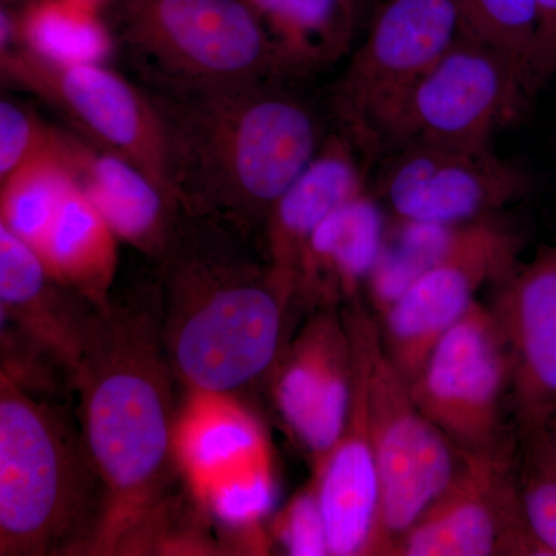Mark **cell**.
I'll return each instance as SVG.
<instances>
[{"mask_svg":"<svg viewBox=\"0 0 556 556\" xmlns=\"http://www.w3.org/2000/svg\"><path fill=\"white\" fill-rule=\"evenodd\" d=\"M72 382L98 481L97 518L78 555L159 554L178 510L182 412L156 281L98 308Z\"/></svg>","mask_w":556,"mask_h":556,"instance_id":"1","label":"cell"},{"mask_svg":"<svg viewBox=\"0 0 556 556\" xmlns=\"http://www.w3.org/2000/svg\"><path fill=\"white\" fill-rule=\"evenodd\" d=\"M283 80L144 87L160 116L167 186L182 212L262 233L270 208L327 139L316 110Z\"/></svg>","mask_w":556,"mask_h":556,"instance_id":"2","label":"cell"},{"mask_svg":"<svg viewBox=\"0 0 556 556\" xmlns=\"http://www.w3.org/2000/svg\"><path fill=\"white\" fill-rule=\"evenodd\" d=\"M255 237L182 212L161 252V331L178 382L230 397L273 375L287 348L294 285L278 276Z\"/></svg>","mask_w":556,"mask_h":556,"instance_id":"3","label":"cell"},{"mask_svg":"<svg viewBox=\"0 0 556 556\" xmlns=\"http://www.w3.org/2000/svg\"><path fill=\"white\" fill-rule=\"evenodd\" d=\"M98 511V481L83 431L0 371V555H78Z\"/></svg>","mask_w":556,"mask_h":556,"instance_id":"4","label":"cell"},{"mask_svg":"<svg viewBox=\"0 0 556 556\" xmlns=\"http://www.w3.org/2000/svg\"><path fill=\"white\" fill-rule=\"evenodd\" d=\"M112 31L149 89L287 79L244 0H118Z\"/></svg>","mask_w":556,"mask_h":556,"instance_id":"5","label":"cell"},{"mask_svg":"<svg viewBox=\"0 0 556 556\" xmlns=\"http://www.w3.org/2000/svg\"><path fill=\"white\" fill-rule=\"evenodd\" d=\"M532 97L518 68L464 27L387 113L376 130V150L382 144L490 148L493 135L518 119Z\"/></svg>","mask_w":556,"mask_h":556,"instance_id":"6","label":"cell"},{"mask_svg":"<svg viewBox=\"0 0 556 556\" xmlns=\"http://www.w3.org/2000/svg\"><path fill=\"white\" fill-rule=\"evenodd\" d=\"M369 422L380 510L371 555L393 556L399 541L447 489L460 452L420 409L396 365L376 340L368 371Z\"/></svg>","mask_w":556,"mask_h":556,"instance_id":"7","label":"cell"},{"mask_svg":"<svg viewBox=\"0 0 556 556\" xmlns=\"http://www.w3.org/2000/svg\"><path fill=\"white\" fill-rule=\"evenodd\" d=\"M463 30L457 0H383L332 93L342 130L375 152L387 113Z\"/></svg>","mask_w":556,"mask_h":556,"instance_id":"8","label":"cell"},{"mask_svg":"<svg viewBox=\"0 0 556 556\" xmlns=\"http://www.w3.org/2000/svg\"><path fill=\"white\" fill-rule=\"evenodd\" d=\"M0 68L10 84L58 110L80 137L130 161L170 193L160 116L144 87L104 64H53L20 46L2 49Z\"/></svg>","mask_w":556,"mask_h":556,"instance_id":"9","label":"cell"},{"mask_svg":"<svg viewBox=\"0 0 556 556\" xmlns=\"http://www.w3.org/2000/svg\"><path fill=\"white\" fill-rule=\"evenodd\" d=\"M510 356L492 308L475 302L408 380L416 404L459 452L500 444Z\"/></svg>","mask_w":556,"mask_h":556,"instance_id":"10","label":"cell"},{"mask_svg":"<svg viewBox=\"0 0 556 556\" xmlns=\"http://www.w3.org/2000/svg\"><path fill=\"white\" fill-rule=\"evenodd\" d=\"M547 556L527 526L510 453L460 452L455 477L393 556Z\"/></svg>","mask_w":556,"mask_h":556,"instance_id":"11","label":"cell"},{"mask_svg":"<svg viewBox=\"0 0 556 556\" xmlns=\"http://www.w3.org/2000/svg\"><path fill=\"white\" fill-rule=\"evenodd\" d=\"M526 190V175L490 148L405 146L382 178L394 219L433 225L481 222Z\"/></svg>","mask_w":556,"mask_h":556,"instance_id":"12","label":"cell"},{"mask_svg":"<svg viewBox=\"0 0 556 556\" xmlns=\"http://www.w3.org/2000/svg\"><path fill=\"white\" fill-rule=\"evenodd\" d=\"M343 317L353 343V396L342 437L316 464L313 490L329 555L369 556L378 529L380 485L369 422L368 371L379 328L354 303Z\"/></svg>","mask_w":556,"mask_h":556,"instance_id":"13","label":"cell"},{"mask_svg":"<svg viewBox=\"0 0 556 556\" xmlns=\"http://www.w3.org/2000/svg\"><path fill=\"white\" fill-rule=\"evenodd\" d=\"M517 240L495 223L456 257L422 274L382 314L380 340L390 361L412 380L439 340L466 316L486 281L514 270Z\"/></svg>","mask_w":556,"mask_h":556,"instance_id":"14","label":"cell"},{"mask_svg":"<svg viewBox=\"0 0 556 556\" xmlns=\"http://www.w3.org/2000/svg\"><path fill=\"white\" fill-rule=\"evenodd\" d=\"M353 371V343L338 309L313 311L274 368L278 413L316 464L345 430Z\"/></svg>","mask_w":556,"mask_h":556,"instance_id":"15","label":"cell"},{"mask_svg":"<svg viewBox=\"0 0 556 556\" xmlns=\"http://www.w3.org/2000/svg\"><path fill=\"white\" fill-rule=\"evenodd\" d=\"M493 313L510 356V390L522 434L556 413V249L504 277Z\"/></svg>","mask_w":556,"mask_h":556,"instance_id":"16","label":"cell"},{"mask_svg":"<svg viewBox=\"0 0 556 556\" xmlns=\"http://www.w3.org/2000/svg\"><path fill=\"white\" fill-rule=\"evenodd\" d=\"M51 276L38 251L0 225V314L3 331L60 365L72 378L97 314Z\"/></svg>","mask_w":556,"mask_h":556,"instance_id":"17","label":"cell"},{"mask_svg":"<svg viewBox=\"0 0 556 556\" xmlns=\"http://www.w3.org/2000/svg\"><path fill=\"white\" fill-rule=\"evenodd\" d=\"M62 153L86 193L119 241L159 258L177 229L182 208L144 170L80 135L60 131Z\"/></svg>","mask_w":556,"mask_h":556,"instance_id":"18","label":"cell"},{"mask_svg":"<svg viewBox=\"0 0 556 556\" xmlns=\"http://www.w3.org/2000/svg\"><path fill=\"white\" fill-rule=\"evenodd\" d=\"M368 155L371 153L345 130L334 131L270 208L260 247L278 276L294 285L303 249L318 226L348 201L367 192Z\"/></svg>","mask_w":556,"mask_h":556,"instance_id":"19","label":"cell"},{"mask_svg":"<svg viewBox=\"0 0 556 556\" xmlns=\"http://www.w3.org/2000/svg\"><path fill=\"white\" fill-rule=\"evenodd\" d=\"M387 236L386 215L368 192L348 201L311 236L294 274L298 305L311 311L357 303Z\"/></svg>","mask_w":556,"mask_h":556,"instance_id":"20","label":"cell"},{"mask_svg":"<svg viewBox=\"0 0 556 556\" xmlns=\"http://www.w3.org/2000/svg\"><path fill=\"white\" fill-rule=\"evenodd\" d=\"M192 394L181 413L178 456L182 477L199 500L226 479L266 467L257 424L229 397Z\"/></svg>","mask_w":556,"mask_h":556,"instance_id":"21","label":"cell"},{"mask_svg":"<svg viewBox=\"0 0 556 556\" xmlns=\"http://www.w3.org/2000/svg\"><path fill=\"white\" fill-rule=\"evenodd\" d=\"M273 43L285 78L321 72L350 53L356 0H244Z\"/></svg>","mask_w":556,"mask_h":556,"instance_id":"22","label":"cell"},{"mask_svg":"<svg viewBox=\"0 0 556 556\" xmlns=\"http://www.w3.org/2000/svg\"><path fill=\"white\" fill-rule=\"evenodd\" d=\"M118 237L75 186L38 249L51 276L97 308L108 305L118 270Z\"/></svg>","mask_w":556,"mask_h":556,"instance_id":"23","label":"cell"},{"mask_svg":"<svg viewBox=\"0 0 556 556\" xmlns=\"http://www.w3.org/2000/svg\"><path fill=\"white\" fill-rule=\"evenodd\" d=\"M492 219L467 225L399 222L387 229L378 263L368 278L367 291L380 316L427 270L456 257L477 243Z\"/></svg>","mask_w":556,"mask_h":556,"instance_id":"24","label":"cell"},{"mask_svg":"<svg viewBox=\"0 0 556 556\" xmlns=\"http://www.w3.org/2000/svg\"><path fill=\"white\" fill-rule=\"evenodd\" d=\"M14 22V46L53 64H104L115 49L98 10L73 0H35Z\"/></svg>","mask_w":556,"mask_h":556,"instance_id":"25","label":"cell"},{"mask_svg":"<svg viewBox=\"0 0 556 556\" xmlns=\"http://www.w3.org/2000/svg\"><path fill=\"white\" fill-rule=\"evenodd\" d=\"M75 186L56 130L51 148L0 179V225L38 251Z\"/></svg>","mask_w":556,"mask_h":556,"instance_id":"26","label":"cell"},{"mask_svg":"<svg viewBox=\"0 0 556 556\" xmlns=\"http://www.w3.org/2000/svg\"><path fill=\"white\" fill-rule=\"evenodd\" d=\"M457 5L466 30L501 51L535 94V0H457Z\"/></svg>","mask_w":556,"mask_h":556,"instance_id":"27","label":"cell"},{"mask_svg":"<svg viewBox=\"0 0 556 556\" xmlns=\"http://www.w3.org/2000/svg\"><path fill=\"white\" fill-rule=\"evenodd\" d=\"M525 466L517 478L527 526L547 556H556V424L529 434Z\"/></svg>","mask_w":556,"mask_h":556,"instance_id":"28","label":"cell"},{"mask_svg":"<svg viewBox=\"0 0 556 556\" xmlns=\"http://www.w3.org/2000/svg\"><path fill=\"white\" fill-rule=\"evenodd\" d=\"M274 486L266 467L218 482L199 501L222 526L232 530L254 529L268 514Z\"/></svg>","mask_w":556,"mask_h":556,"instance_id":"29","label":"cell"},{"mask_svg":"<svg viewBox=\"0 0 556 556\" xmlns=\"http://www.w3.org/2000/svg\"><path fill=\"white\" fill-rule=\"evenodd\" d=\"M54 139L56 129L47 127L31 109L3 98L0 101V179L46 152Z\"/></svg>","mask_w":556,"mask_h":556,"instance_id":"30","label":"cell"},{"mask_svg":"<svg viewBox=\"0 0 556 556\" xmlns=\"http://www.w3.org/2000/svg\"><path fill=\"white\" fill-rule=\"evenodd\" d=\"M280 536L288 554L295 556L329 555L327 532L313 486L292 501L285 511Z\"/></svg>","mask_w":556,"mask_h":556,"instance_id":"31","label":"cell"},{"mask_svg":"<svg viewBox=\"0 0 556 556\" xmlns=\"http://www.w3.org/2000/svg\"><path fill=\"white\" fill-rule=\"evenodd\" d=\"M536 43L533 79L536 90L556 76V0H535Z\"/></svg>","mask_w":556,"mask_h":556,"instance_id":"32","label":"cell"},{"mask_svg":"<svg viewBox=\"0 0 556 556\" xmlns=\"http://www.w3.org/2000/svg\"><path fill=\"white\" fill-rule=\"evenodd\" d=\"M73 2L83 3V5L90 7V9L100 10V7L104 5L109 0H73Z\"/></svg>","mask_w":556,"mask_h":556,"instance_id":"33","label":"cell"},{"mask_svg":"<svg viewBox=\"0 0 556 556\" xmlns=\"http://www.w3.org/2000/svg\"><path fill=\"white\" fill-rule=\"evenodd\" d=\"M368 2H369V0H356L358 10H361V11L364 10L365 5H367Z\"/></svg>","mask_w":556,"mask_h":556,"instance_id":"34","label":"cell"}]
</instances>
